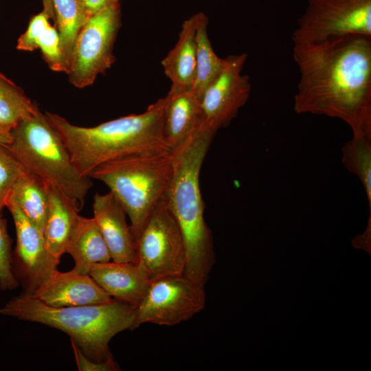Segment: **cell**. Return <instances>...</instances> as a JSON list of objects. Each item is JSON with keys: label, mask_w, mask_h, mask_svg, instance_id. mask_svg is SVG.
<instances>
[{"label": "cell", "mask_w": 371, "mask_h": 371, "mask_svg": "<svg viewBox=\"0 0 371 371\" xmlns=\"http://www.w3.org/2000/svg\"><path fill=\"white\" fill-rule=\"evenodd\" d=\"M293 56L300 71L295 111L338 118L353 135L371 138V37L294 44Z\"/></svg>", "instance_id": "obj_1"}, {"label": "cell", "mask_w": 371, "mask_h": 371, "mask_svg": "<svg viewBox=\"0 0 371 371\" xmlns=\"http://www.w3.org/2000/svg\"><path fill=\"white\" fill-rule=\"evenodd\" d=\"M165 104L163 98L142 113L92 127L74 125L56 113L45 114L60 135L77 170L89 177L97 166L111 160L135 154L171 152L163 135Z\"/></svg>", "instance_id": "obj_2"}, {"label": "cell", "mask_w": 371, "mask_h": 371, "mask_svg": "<svg viewBox=\"0 0 371 371\" xmlns=\"http://www.w3.org/2000/svg\"><path fill=\"white\" fill-rule=\"evenodd\" d=\"M216 133L199 131L172 151L174 172L165 195L184 239V274L205 286L214 262L213 238L204 218L199 177L204 159Z\"/></svg>", "instance_id": "obj_3"}, {"label": "cell", "mask_w": 371, "mask_h": 371, "mask_svg": "<svg viewBox=\"0 0 371 371\" xmlns=\"http://www.w3.org/2000/svg\"><path fill=\"white\" fill-rule=\"evenodd\" d=\"M136 308L114 298L104 304L54 307L21 293L0 308V314L60 330L89 359L103 363L113 359L109 348L111 339L133 330Z\"/></svg>", "instance_id": "obj_4"}, {"label": "cell", "mask_w": 371, "mask_h": 371, "mask_svg": "<svg viewBox=\"0 0 371 371\" xmlns=\"http://www.w3.org/2000/svg\"><path fill=\"white\" fill-rule=\"evenodd\" d=\"M174 172L172 152L135 154L105 162L89 175L104 183L120 203L137 240L151 212L165 196Z\"/></svg>", "instance_id": "obj_5"}, {"label": "cell", "mask_w": 371, "mask_h": 371, "mask_svg": "<svg viewBox=\"0 0 371 371\" xmlns=\"http://www.w3.org/2000/svg\"><path fill=\"white\" fill-rule=\"evenodd\" d=\"M6 146L24 168L54 185L74 200L81 209L93 183L74 166L60 135L45 113L38 111L12 131Z\"/></svg>", "instance_id": "obj_6"}, {"label": "cell", "mask_w": 371, "mask_h": 371, "mask_svg": "<svg viewBox=\"0 0 371 371\" xmlns=\"http://www.w3.org/2000/svg\"><path fill=\"white\" fill-rule=\"evenodd\" d=\"M120 26V3L87 19L75 39L66 72L73 86L81 89L91 85L114 63L113 47Z\"/></svg>", "instance_id": "obj_7"}, {"label": "cell", "mask_w": 371, "mask_h": 371, "mask_svg": "<svg viewBox=\"0 0 371 371\" xmlns=\"http://www.w3.org/2000/svg\"><path fill=\"white\" fill-rule=\"evenodd\" d=\"M136 253L137 262L151 281L184 274L186 245L165 196L146 222L136 242Z\"/></svg>", "instance_id": "obj_8"}, {"label": "cell", "mask_w": 371, "mask_h": 371, "mask_svg": "<svg viewBox=\"0 0 371 371\" xmlns=\"http://www.w3.org/2000/svg\"><path fill=\"white\" fill-rule=\"evenodd\" d=\"M293 31L294 44L348 35L371 37V0H308Z\"/></svg>", "instance_id": "obj_9"}, {"label": "cell", "mask_w": 371, "mask_h": 371, "mask_svg": "<svg viewBox=\"0 0 371 371\" xmlns=\"http://www.w3.org/2000/svg\"><path fill=\"white\" fill-rule=\"evenodd\" d=\"M205 306L204 286L185 274L159 278L151 282L137 306L133 329L144 324L175 326L191 319Z\"/></svg>", "instance_id": "obj_10"}, {"label": "cell", "mask_w": 371, "mask_h": 371, "mask_svg": "<svg viewBox=\"0 0 371 371\" xmlns=\"http://www.w3.org/2000/svg\"><path fill=\"white\" fill-rule=\"evenodd\" d=\"M245 53L223 58L221 68L204 91L200 101L198 131H216L230 124L247 102L251 91L248 76L242 74Z\"/></svg>", "instance_id": "obj_11"}, {"label": "cell", "mask_w": 371, "mask_h": 371, "mask_svg": "<svg viewBox=\"0 0 371 371\" xmlns=\"http://www.w3.org/2000/svg\"><path fill=\"white\" fill-rule=\"evenodd\" d=\"M9 210L16 229V245L12 251V271L23 293L32 295L56 269L60 260L47 251L43 231L32 223L9 197Z\"/></svg>", "instance_id": "obj_12"}, {"label": "cell", "mask_w": 371, "mask_h": 371, "mask_svg": "<svg viewBox=\"0 0 371 371\" xmlns=\"http://www.w3.org/2000/svg\"><path fill=\"white\" fill-rule=\"evenodd\" d=\"M54 307L104 304L111 297L89 274L54 270L30 295Z\"/></svg>", "instance_id": "obj_13"}, {"label": "cell", "mask_w": 371, "mask_h": 371, "mask_svg": "<svg viewBox=\"0 0 371 371\" xmlns=\"http://www.w3.org/2000/svg\"><path fill=\"white\" fill-rule=\"evenodd\" d=\"M93 218L115 262H137L136 243L127 214L117 199L109 192H96L93 201Z\"/></svg>", "instance_id": "obj_14"}, {"label": "cell", "mask_w": 371, "mask_h": 371, "mask_svg": "<svg viewBox=\"0 0 371 371\" xmlns=\"http://www.w3.org/2000/svg\"><path fill=\"white\" fill-rule=\"evenodd\" d=\"M89 275L113 298L137 306L151 280L137 262L109 261L94 265Z\"/></svg>", "instance_id": "obj_15"}, {"label": "cell", "mask_w": 371, "mask_h": 371, "mask_svg": "<svg viewBox=\"0 0 371 371\" xmlns=\"http://www.w3.org/2000/svg\"><path fill=\"white\" fill-rule=\"evenodd\" d=\"M165 98L163 135L172 152L196 134L201 118L200 100L191 90L169 91Z\"/></svg>", "instance_id": "obj_16"}, {"label": "cell", "mask_w": 371, "mask_h": 371, "mask_svg": "<svg viewBox=\"0 0 371 371\" xmlns=\"http://www.w3.org/2000/svg\"><path fill=\"white\" fill-rule=\"evenodd\" d=\"M48 209L43 231L49 253L58 260L66 253L69 238L80 216L76 201L57 187L46 183Z\"/></svg>", "instance_id": "obj_17"}, {"label": "cell", "mask_w": 371, "mask_h": 371, "mask_svg": "<svg viewBox=\"0 0 371 371\" xmlns=\"http://www.w3.org/2000/svg\"><path fill=\"white\" fill-rule=\"evenodd\" d=\"M196 14L186 20L175 46L162 60L161 65L171 80L170 91L191 90L196 74Z\"/></svg>", "instance_id": "obj_18"}, {"label": "cell", "mask_w": 371, "mask_h": 371, "mask_svg": "<svg viewBox=\"0 0 371 371\" xmlns=\"http://www.w3.org/2000/svg\"><path fill=\"white\" fill-rule=\"evenodd\" d=\"M66 253L74 260V269L84 274H89L94 265L111 259L109 247L93 217L80 215L71 232Z\"/></svg>", "instance_id": "obj_19"}, {"label": "cell", "mask_w": 371, "mask_h": 371, "mask_svg": "<svg viewBox=\"0 0 371 371\" xmlns=\"http://www.w3.org/2000/svg\"><path fill=\"white\" fill-rule=\"evenodd\" d=\"M49 17L43 10L30 21L26 31L17 41L16 49L33 52L39 49L45 63L54 71L66 73L58 32L49 23Z\"/></svg>", "instance_id": "obj_20"}, {"label": "cell", "mask_w": 371, "mask_h": 371, "mask_svg": "<svg viewBox=\"0 0 371 371\" xmlns=\"http://www.w3.org/2000/svg\"><path fill=\"white\" fill-rule=\"evenodd\" d=\"M10 197L22 212L43 232L48 209L46 183L26 171L14 186Z\"/></svg>", "instance_id": "obj_21"}, {"label": "cell", "mask_w": 371, "mask_h": 371, "mask_svg": "<svg viewBox=\"0 0 371 371\" xmlns=\"http://www.w3.org/2000/svg\"><path fill=\"white\" fill-rule=\"evenodd\" d=\"M196 16V74L191 91L201 101L204 91L218 74L223 58L216 54L211 45L207 32V17L201 12Z\"/></svg>", "instance_id": "obj_22"}, {"label": "cell", "mask_w": 371, "mask_h": 371, "mask_svg": "<svg viewBox=\"0 0 371 371\" xmlns=\"http://www.w3.org/2000/svg\"><path fill=\"white\" fill-rule=\"evenodd\" d=\"M38 111L24 91L0 71V128L11 133Z\"/></svg>", "instance_id": "obj_23"}, {"label": "cell", "mask_w": 371, "mask_h": 371, "mask_svg": "<svg viewBox=\"0 0 371 371\" xmlns=\"http://www.w3.org/2000/svg\"><path fill=\"white\" fill-rule=\"evenodd\" d=\"M52 1L54 25L60 36L62 54L67 71L75 39L89 17L85 14L79 0Z\"/></svg>", "instance_id": "obj_24"}, {"label": "cell", "mask_w": 371, "mask_h": 371, "mask_svg": "<svg viewBox=\"0 0 371 371\" xmlns=\"http://www.w3.org/2000/svg\"><path fill=\"white\" fill-rule=\"evenodd\" d=\"M341 153L342 164L364 188L371 214V138L353 135L342 146Z\"/></svg>", "instance_id": "obj_25"}, {"label": "cell", "mask_w": 371, "mask_h": 371, "mask_svg": "<svg viewBox=\"0 0 371 371\" xmlns=\"http://www.w3.org/2000/svg\"><path fill=\"white\" fill-rule=\"evenodd\" d=\"M26 171L8 147L0 145V214L6 207L14 186Z\"/></svg>", "instance_id": "obj_26"}, {"label": "cell", "mask_w": 371, "mask_h": 371, "mask_svg": "<svg viewBox=\"0 0 371 371\" xmlns=\"http://www.w3.org/2000/svg\"><path fill=\"white\" fill-rule=\"evenodd\" d=\"M12 239L9 235L7 221L0 214V289L12 290L19 284L12 271Z\"/></svg>", "instance_id": "obj_27"}, {"label": "cell", "mask_w": 371, "mask_h": 371, "mask_svg": "<svg viewBox=\"0 0 371 371\" xmlns=\"http://www.w3.org/2000/svg\"><path fill=\"white\" fill-rule=\"evenodd\" d=\"M71 348L75 357V361L80 371H114L120 368L114 359L97 363L86 357L79 347L71 340Z\"/></svg>", "instance_id": "obj_28"}, {"label": "cell", "mask_w": 371, "mask_h": 371, "mask_svg": "<svg viewBox=\"0 0 371 371\" xmlns=\"http://www.w3.org/2000/svg\"><path fill=\"white\" fill-rule=\"evenodd\" d=\"M120 0H79L83 10L89 17L113 4L120 3Z\"/></svg>", "instance_id": "obj_29"}, {"label": "cell", "mask_w": 371, "mask_h": 371, "mask_svg": "<svg viewBox=\"0 0 371 371\" xmlns=\"http://www.w3.org/2000/svg\"><path fill=\"white\" fill-rule=\"evenodd\" d=\"M43 11L52 19L55 23V14L52 0H43Z\"/></svg>", "instance_id": "obj_30"}, {"label": "cell", "mask_w": 371, "mask_h": 371, "mask_svg": "<svg viewBox=\"0 0 371 371\" xmlns=\"http://www.w3.org/2000/svg\"><path fill=\"white\" fill-rule=\"evenodd\" d=\"M11 133L4 131L0 128V145L8 146L11 143Z\"/></svg>", "instance_id": "obj_31"}]
</instances>
